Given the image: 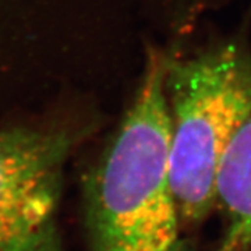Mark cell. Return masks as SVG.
Masks as SVG:
<instances>
[{"instance_id": "1", "label": "cell", "mask_w": 251, "mask_h": 251, "mask_svg": "<svg viewBox=\"0 0 251 251\" xmlns=\"http://www.w3.org/2000/svg\"><path fill=\"white\" fill-rule=\"evenodd\" d=\"M168 62L148 52L131 106L85 175L91 251H191L171 180Z\"/></svg>"}, {"instance_id": "2", "label": "cell", "mask_w": 251, "mask_h": 251, "mask_svg": "<svg viewBox=\"0 0 251 251\" xmlns=\"http://www.w3.org/2000/svg\"><path fill=\"white\" fill-rule=\"evenodd\" d=\"M165 94L171 116V180L184 226L216 206L225 151L251 113V53L225 41L169 60Z\"/></svg>"}, {"instance_id": "3", "label": "cell", "mask_w": 251, "mask_h": 251, "mask_svg": "<svg viewBox=\"0 0 251 251\" xmlns=\"http://www.w3.org/2000/svg\"><path fill=\"white\" fill-rule=\"evenodd\" d=\"M66 130H0V251H60L57 209Z\"/></svg>"}, {"instance_id": "4", "label": "cell", "mask_w": 251, "mask_h": 251, "mask_svg": "<svg viewBox=\"0 0 251 251\" xmlns=\"http://www.w3.org/2000/svg\"><path fill=\"white\" fill-rule=\"evenodd\" d=\"M225 233L215 251H251V113L225 151L216 177Z\"/></svg>"}]
</instances>
